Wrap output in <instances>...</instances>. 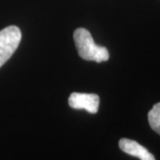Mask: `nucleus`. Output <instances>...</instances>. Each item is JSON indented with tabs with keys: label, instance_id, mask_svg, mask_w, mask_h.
<instances>
[{
	"label": "nucleus",
	"instance_id": "nucleus-2",
	"mask_svg": "<svg viewBox=\"0 0 160 160\" xmlns=\"http://www.w3.org/2000/svg\"><path fill=\"white\" fill-rule=\"evenodd\" d=\"M21 38V30L17 26H8L0 31V67L16 52Z\"/></svg>",
	"mask_w": 160,
	"mask_h": 160
},
{
	"label": "nucleus",
	"instance_id": "nucleus-3",
	"mask_svg": "<svg viewBox=\"0 0 160 160\" xmlns=\"http://www.w3.org/2000/svg\"><path fill=\"white\" fill-rule=\"evenodd\" d=\"M68 104L76 110H86L91 114H96L99 108V96L96 94L73 92L68 98Z\"/></svg>",
	"mask_w": 160,
	"mask_h": 160
},
{
	"label": "nucleus",
	"instance_id": "nucleus-1",
	"mask_svg": "<svg viewBox=\"0 0 160 160\" xmlns=\"http://www.w3.org/2000/svg\"><path fill=\"white\" fill-rule=\"evenodd\" d=\"M74 43L77 46L78 53L82 59L95 62H104L110 58L107 48L97 46L94 42L91 33L85 28H78L73 32Z\"/></svg>",
	"mask_w": 160,
	"mask_h": 160
},
{
	"label": "nucleus",
	"instance_id": "nucleus-4",
	"mask_svg": "<svg viewBox=\"0 0 160 160\" xmlns=\"http://www.w3.org/2000/svg\"><path fill=\"white\" fill-rule=\"evenodd\" d=\"M119 147L124 153L138 157L141 160H156L154 155L151 154L145 147L139 145L138 142L128 138H122L119 142Z\"/></svg>",
	"mask_w": 160,
	"mask_h": 160
},
{
	"label": "nucleus",
	"instance_id": "nucleus-5",
	"mask_svg": "<svg viewBox=\"0 0 160 160\" xmlns=\"http://www.w3.org/2000/svg\"><path fill=\"white\" fill-rule=\"evenodd\" d=\"M148 121L151 128L160 135V102L156 103L149 112Z\"/></svg>",
	"mask_w": 160,
	"mask_h": 160
}]
</instances>
